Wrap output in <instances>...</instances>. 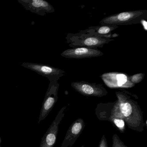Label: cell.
Returning a JSON list of instances; mask_svg holds the SVG:
<instances>
[{
	"mask_svg": "<svg viewBox=\"0 0 147 147\" xmlns=\"http://www.w3.org/2000/svg\"><path fill=\"white\" fill-rule=\"evenodd\" d=\"M112 147H128L122 142L117 134L113 135L112 138Z\"/></svg>",
	"mask_w": 147,
	"mask_h": 147,
	"instance_id": "cell-13",
	"label": "cell"
},
{
	"mask_svg": "<svg viewBox=\"0 0 147 147\" xmlns=\"http://www.w3.org/2000/svg\"><path fill=\"white\" fill-rule=\"evenodd\" d=\"M18 2L26 10L41 16L55 12L53 6L44 0H18Z\"/></svg>",
	"mask_w": 147,
	"mask_h": 147,
	"instance_id": "cell-9",
	"label": "cell"
},
{
	"mask_svg": "<svg viewBox=\"0 0 147 147\" xmlns=\"http://www.w3.org/2000/svg\"><path fill=\"white\" fill-rule=\"evenodd\" d=\"M70 38L69 46L72 47H84L90 49H97L102 48L104 45L108 43L109 42L114 41L106 37H99L88 34L83 32L80 33L72 34Z\"/></svg>",
	"mask_w": 147,
	"mask_h": 147,
	"instance_id": "cell-3",
	"label": "cell"
},
{
	"mask_svg": "<svg viewBox=\"0 0 147 147\" xmlns=\"http://www.w3.org/2000/svg\"><path fill=\"white\" fill-rule=\"evenodd\" d=\"M147 18L146 10L128 11L106 17L99 23L101 26L128 25L139 24L142 20H146Z\"/></svg>",
	"mask_w": 147,
	"mask_h": 147,
	"instance_id": "cell-2",
	"label": "cell"
},
{
	"mask_svg": "<svg viewBox=\"0 0 147 147\" xmlns=\"http://www.w3.org/2000/svg\"><path fill=\"white\" fill-rule=\"evenodd\" d=\"M118 26L116 25H106L101 26H95V27H90L87 30L83 32L93 35L99 37H108L106 34L111 32L112 31L115 30Z\"/></svg>",
	"mask_w": 147,
	"mask_h": 147,
	"instance_id": "cell-12",
	"label": "cell"
},
{
	"mask_svg": "<svg viewBox=\"0 0 147 147\" xmlns=\"http://www.w3.org/2000/svg\"><path fill=\"white\" fill-rule=\"evenodd\" d=\"M129 76L120 72H109L100 77L107 87L111 88H128L135 86L129 80Z\"/></svg>",
	"mask_w": 147,
	"mask_h": 147,
	"instance_id": "cell-6",
	"label": "cell"
},
{
	"mask_svg": "<svg viewBox=\"0 0 147 147\" xmlns=\"http://www.w3.org/2000/svg\"><path fill=\"white\" fill-rule=\"evenodd\" d=\"M104 55V53L98 49L80 47L68 49L63 51L61 56L70 59H84L98 57Z\"/></svg>",
	"mask_w": 147,
	"mask_h": 147,
	"instance_id": "cell-10",
	"label": "cell"
},
{
	"mask_svg": "<svg viewBox=\"0 0 147 147\" xmlns=\"http://www.w3.org/2000/svg\"><path fill=\"white\" fill-rule=\"evenodd\" d=\"M117 99L113 102L100 103L95 109L98 119L110 122L113 118L122 119L131 129L142 132L145 126L143 112L133 95L123 90L116 92Z\"/></svg>",
	"mask_w": 147,
	"mask_h": 147,
	"instance_id": "cell-1",
	"label": "cell"
},
{
	"mask_svg": "<svg viewBox=\"0 0 147 147\" xmlns=\"http://www.w3.org/2000/svg\"><path fill=\"white\" fill-rule=\"evenodd\" d=\"M71 86L82 95L87 97H102L108 93L102 84L90 83L86 82H75Z\"/></svg>",
	"mask_w": 147,
	"mask_h": 147,
	"instance_id": "cell-7",
	"label": "cell"
},
{
	"mask_svg": "<svg viewBox=\"0 0 147 147\" xmlns=\"http://www.w3.org/2000/svg\"><path fill=\"white\" fill-rule=\"evenodd\" d=\"M145 20H142L141 21V23L142 24L144 28L145 29V30L147 31V22H145V24H144V21H145Z\"/></svg>",
	"mask_w": 147,
	"mask_h": 147,
	"instance_id": "cell-16",
	"label": "cell"
},
{
	"mask_svg": "<svg viewBox=\"0 0 147 147\" xmlns=\"http://www.w3.org/2000/svg\"><path fill=\"white\" fill-rule=\"evenodd\" d=\"M85 126L86 124L82 119H77L74 121L68 129L61 147L72 146L82 134Z\"/></svg>",
	"mask_w": 147,
	"mask_h": 147,
	"instance_id": "cell-11",
	"label": "cell"
},
{
	"mask_svg": "<svg viewBox=\"0 0 147 147\" xmlns=\"http://www.w3.org/2000/svg\"><path fill=\"white\" fill-rule=\"evenodd\" d=\"M67 106L61 108L43 137L40 147H53L56 142L59 125L65 116Z\"/></svg>",
	"mask_w": 147,
	"mask_h": 147,
	"instance_id": "cell-8",
	"label": "cell"
},
{
	"mask_svg": "<svg viewBox=\"0 0 147 147\" xmlns=\"http://www.w3.org/2000/svg\"><path fill=\"white\" fill-rule=\"evenodd\" d=\"M144 75L145 74L143 73H139L133 76H130L129 80L133 84H137L143 80L144 78Z\"/></svg>",
	"mask_w": 147,
	"mask_h": 147,
	"instance_id": "cell-14",
	"label": "cell"
},
{
	"mask_svg": "<svg viewBox=\"0 0 147 147\" xmlns=\"http://www.w3.org/2000/svg\"><path fill=\"white\" fill-rule=\"evenodd\" d=\"M1 139L0 137V147H1Z\"/></svg>",
	"mask_w": 147,
	"mask_h": 147,
	"instance_id": "cell-17",
	"label": "cell"
},
{
	"mask_svg": "<svg viewBox=\"0 0 147 147\" xmlns=\"http://www.w3.org/2000/svg\"><path fill=\"white\" fill-rule=\"evenodd\" d=\"M59 84L58 81L50 82L48 90L42 105L38 123L45 119L53 109L58 100Z\"/></svg>",
	"mask_w": 147,
	"mask_h": 147,
	"instance_id": "cell-4",
	"label": "cell"
},
{
	"mask_svg": "<svg viewBox=\"0 0 147 147\" xmlns=\"http://www.w3.org/2000/svg\"><path fill=\"white\" fill-rule=\"evenodd\" d=\"M98 147H108L107 141L105 135H103L100 142Z\"/></svg>",
	"mask_w": 147,
	"mask_h": 147,
	"instance_id": "cell-15",
	"label": "cell"
},
{
	"mask_svg": "<svg viewBox=\"0 0 147 147\" xmlns=\"http://www.w3.org/2000/svg\"><path fill=\"white\" fill-rule=\"evenodd\" d=\"M21 66L37 74L47 77L50 82L58 81L65 75V71L50 65L34 63L24 62Z\"/></svg>",
	"mask_w": 147,
	"mask_h": 147,
	"instance_id": "cell-5",
	"label": "cell"
},
{
	"mask_svg": "<svg viewBox=\"0 0 147 147\" xmlns=\"http://www.w3.org/2000/svg\"><path fill=\"white\" fill-rule=\"evenodd\" d=\"M85 147V146H84V145H82V146H81V147Z\"/></svg>",
	"mask_w": 147,
	"mask_h": 147,
	"instance_id": "cell-18",
	"label": "cell"
}]
</instances>
